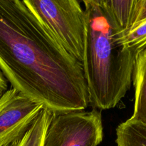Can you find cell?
I'll return each mask as SVG.
<instances>
[{
  "mask_svg": "<svg viewBox=\"0 0 146 146\" xmlns=\"http://www.w3.org/2000/svg\"><path fill=\"white\" fill-rule=\"evenodd\" d=\"M86 15L82 67L89 105L113 108L129 90L138 53L124 46L121 34L98 7L85 5Z\"/></svg>",
  "mask_w": 146,
  "mask_h": 146,
  "instance_id": "2",
  "label": "cell"
},
{
  "mask_svg": "<svg viewBox=\"0 0 146 146\" xmlns=\"http://www.w3.org/2000/svg\"><path fill=\"white\" fill-rule=\"evenodd\" d=\"M135 104L132 119L146 124V48L138 54L133 73Z\"/></svg>",
  "mask_w": 146,
  "mask_h": 146,
  "instance_id": "7",
  "label": "cell"
},
{
  "mask_svg": "<svg viewBox=\"0 0 146 146\" xmlns=\"http://www.w3.org/2000/svg\"><path fill=\"white\" fill-rule=\"evenodd\" d=\"M0 71L12 88L52 112L89 106L81 64L21 0H0Z\"/></svg>",
  "mask_w": 146,
  "mask_h": 146,
  "instance_id": "1",
  "label": "cell"
},
{
  "mask_svg": "<svg viewBox=\"0 0 146 146\" xmlns=\"http://www.w3.org/2000/svg\"><path fill=\"white\" fill-rule=\"evenodd\" d=\"M51 114V110L44 107L29 128L15 141L13 146H43Z\"/></svg>",
  "mask_w": 146,
  "mask_h": 146,
  "instance_id": "8",
  "label": "cell"
},
{
  "mask_svg": "<svg viewBox=\"0 0 146 146\" xmlns=\"http://www.w3.org/2000/svg\"><path fill=\"white\" fill-rule=\"evenodd\" d=\"M44 107L12 87L7 90L0 98V141L27 131Z\"/></svg>",
  "mask_w": 146,
  "mask_h": 146,
  "instance_id": "5",
  "label": "cell"
},
{
  "mask_svg": "<svg viewBox=\"0 0 146 146\" xmlns=\"http://www.w3.org/2000/svg\"><path fill=\"white\" fill-rule=\"evenodd\" d=\"M146 21V0H140L138 4V9H137L136 13H135V17H134L133 21L132 26L131 29L135 28V27L139 24H142L143 22ZM129 29V30H130ZM128 30V31H129Z\"/></svg>",
  "mask_w": 146,
  "mask_h": 146,
  "instance_id": "11",
  "label": "cell"
},
{
  "mask_svg": "<svg viewBox=\"0 0 146 146\" xmlns=\"http://www.w3.org/2000/svg\"><path fill=\"white\" fill-rule=\"evenodd\" d=\"M8 90V85H7V80L3 75L2 73L0 71V98L3 96V94Z\"/></svg>",
  "mask_w": 146,
  "mask_h": 146,
  "instance_id": "13",
  "label": "cell"
},
{
  "mask_svg": "<svg viewBox=\"0 0 146 146\" xmlns=\"http://www.w3.org/2000/svg\"><path fill=\"white\" fill-rule=\"evenodd\" d=\"M117 146H146V124L130 118L116 128Z\"/></svg>",
  "mask_w": 146,
  "mask_h": 146,
  "instance_id": "9",
  "label": "cell"
},
{
  "mask_svg": "<svg viewBox=\"0 0 146 146\" xmlns=\"http://www.w3.org/2000/svg\"><path fill=\"white\" fill-rule=\"evenodd\" d=\"M26 131H21V132L14 133L13 134V135H10L8 138H5V139L3 140V141H0V146H13L14 145V143H15V141H17L19 138H20Z\"/></svg>",
  "mask_w": 146,
  "mask_h": 146,
  "instance_id": "12",
  "label": "cell"
},
{
  "mask_svg": "<svg viewBox=\"0 0 146 146\" xmlns=\"http://www.w3.org/2000/svg\"><path fill=\"white\" fill-rule=\"evenodd\" d=\"M21 1L55 39L82 64L86 15L79 0Z\"/></svg>",
  "mask_w": 146,
  "mask_h": 146,
  "instance_id": "3",
  "label": "cell"
},
{
  "mask_svg": "<svg viewBox=\"0 0 146 146\" xmlns=\"http://www.w3.org/2000/svg\"><path fill=\"white\" fill-rule=\"evenodd\" d=\"M98 110L52 112L43 146H98L104 137Z\"/></svg>",
  "mask_w": 146,
  "mask_h": 146,
  "instance_id": "4",
  "label": "cell"
},
{
  "mask_svg": "<svg viewBox=\"0 0 146 146\" xmlns=\"http://www.w3.org/2000/svg\"><path fill=\"white\" fill-rule=\"evenodd\" d=\"M120 41L124 46L138 54L146 48V21L121 34Z\"/></svg>",
  "mask_w": 146,
  "mask_h": 146,
  "instance_id": "10",
  "label": "cell"
},
{
  "mask_svg": "<svg viewBox=\"0 0 146 146\" xmlns=\"http://www.w3.org/2000/svg\"><path fill=\"white\" fill-rule=\"evenodd\" d=\"M98 7L121 34L131 29L140 0H81Z\"/></svg>",
  "mask_w": 146,
  "mask_h": 146,
  "instance_id": "6",
  "label": "cell"
}]
</instances>
